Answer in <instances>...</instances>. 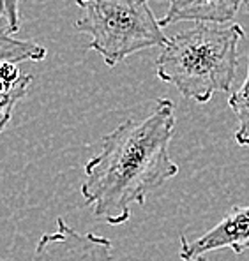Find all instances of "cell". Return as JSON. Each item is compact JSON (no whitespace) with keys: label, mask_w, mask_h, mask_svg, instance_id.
<instances>
[{"label":"cell","mask_w":249,"mask_h":261,"mask_svg":"<svg viewBox=\"0 0 249 261\" xmlns=\"http://www.w3.org/2000/svg\"><path fill=\"white\" fill-rule=\"evenodd\" d=\"M175 133V105L158 99L147 117L128 118L106 134L103 148L85 164L82 196L94 216L112 226L131 217L133 205L179 173L170 157Z\"/></svg>","instance_id":"obj_1"},{"label":"cell","mask_w":249,"mask_h":261,"mask_svg":"<svg viewBox=\"0 0 249 261\" xmlns=\"http://www.w3.org/2000/svg\"><path fill=\"white\" fill-rule=\"evenodd\" d=\"M242 39L244 29L237 23H196L166 41L156 62L158 78L186 99L209 102L214 94L232 88Z\"/></svg>","instance_id":"obj_2"},{"label":"cell","mask_w":249,"mask_h":261,"mask_svg":"<svg viewBox=\"0 0 249 261\" xmlns=\"http://www.w3.org/2000/svg\"><path fill=\"white\" fill-rule=\"evenodd\" d=\"M76 6L82 16L74 21V29L89 34V48L110 67L168 41L148 0H76Z\"/></svg>","instance_id":"obj_3"},{"label":"cell","mask_w":249,"mask_h":261,"mask_svg":"<svg viewBox=\"0 0 249 261\" xmlns=\"http://www.w3.org/2000/svg\"><path fill=\"white\" fill-rule=\"evenodd\" d=\"M112 251V240L78 231L59 217L55 231L37 242L32 261H113Z\"/></svg>","instance_id":"obj_4"},{"label":"cell","mask_w":249,"mask_h":261,"mask_svg":"<svg viewBox=\"0 0 249 261\" xmlns=\"http://www.w3.org/2000/svg\"><path fill=\"white\" fill-rule=\"evenodd\" d=\"M225 247L232 249L235 254H242L246 249H249V205L233 206L227 216L200 239L189 242L182 235L179 256L184 261H191L204 256L205 252Z\"/></svg>","instance_id":"obj_5"},{"label":"cell","mask_w":249,"mask_h":261,"mask_svg":"<svg viewBox=\"0 0 249 261\" xmlns=\"http://www.w3.org/2000/svg\"><path fill=\"white\" fill-rule=\"evenodd\" d=\"M242 4L246 0H168V11L161 25L168 27L179 21L227 25L237 16Z\"/></svg>","instance_id":"obj_6"},{"label":"cell","mask_w":249,"mask_h":261,"mask_svg":"<svg viewBox=\"0 0 249 261\" xmlns=\"http://www.w3.org/2000/svg\"><path fill=\"white\" fill-rule=\"evenodd\" d=\"M46 57V49L34 41H21L13 37L7 29H0V62H41Z\"/></svg>","instance_id":"obj_7"},{"label":"cell","mask_w":249,"mask_h":261,"mask_svg":"<svg viewBox=\"0 0 249 261\" xmlns=\"http://www.w3.org/2000/svg\"><path fill=\"white\" fill-rule=\"evenodd\" d=\"M228 106L237 117L235 141L240 147H249V65L242 85L230 94Z\"/></svg>","instance_id":"obj_8"},{"label":"cell","mask_w":249,"mask_h":261,"mask_svg":"<svg viewBox=\"0 0 249 261\" xmlns=\"http://www.w3.org/2000/svg\"><path fill=\"white\" fill-rule=\"evenodd\" d=\"M30 83H32V76L23 72L21 80L16 83V85L11 88V90L0 94V133H2V130L6 129V125L9 124L11 117H13L14 106H16L18 102L27 95Z\"/></svg>","instance_id":"obj_9"},{"label":"cell","mask_w":249,"mask_h":261,"mask_svg":"<svg viewBox=\"0 0 249 261\" xmlns=\"http://www.w3.org/2000/svg\"><path fill=\"white\" fill-rule=\"evenodd\" d=\"M0 20H6V29L9 34L20 32V0H0Z\"/></svg>","instance_id":"obj_10"},{"label":"cell","mask_w":249,"mask_h":261,"mask_svg":"<svg viewBox=\"0 0 249 261\" xmlns=\"http://www.w3.org/2000/svg\"><path fill=\"white\" fill-rule=\"evenodd\" d=\"M23 72H20L14 62H0V94L11 90L21 80Z\"/></svg>","instance_id":"obj_11"},{"label":"cell","mask_w":249,"mask_h":261,"mask_svg":"<svg viewBox=\"0 0 249 261\" xmlns=\"http://www.w3.org/2000/svg\"><path fill=\"white\" fill-rule=\"evenodd\" d=\"M191 261H212V259H209V258H204V256H200V258H194V259H191Z\"/></svg>","instance_id":"obj_12"},{"label":"cell","mask_w":249,"mask_h":261,"mask_svg":"<svg viewBox=\"0 0 249 261\" xmlns=\"http://www.w3.org/2000/svg\"><path fill=\"white\" fill-rule=\"evenodd\" d=\"M246 9H247V13H249V0H246Z\"/></svg>","instance_id":"obj_13"}]
</instances>
